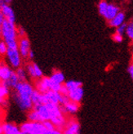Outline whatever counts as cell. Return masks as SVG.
Segmentation results:
<instances>
[{
  "mask_svg": "<svg viewBox=\"0 0 133 134\" xmlns=\"http://www.w3.org/2000/svg\"><path fill=\"white\" fill-rule=\"evenodd\" d=\"M11 1L8 0H0V11L2 12V15L6 21L11 23H16V16L15 12L11 7Z\"/></svg>",
  "mask_w": 133,
  "mask_h": 134,
  "instance_id": "cell-5",
  "label": "cell"
},
{
  "mask_svg": "<svg viewBox=\"0 0 133 134\" xmlns=\"http://www.w3.org/2000/svg\"><path fill=\"white\" fill-rule=\"evenodd\" d=\"M17 35H18V38L26 37V31L21 25H20L17 27Z\"/></svg>",
  "mask_w": 133,
  "mask_h": 134,
  "instance_id": "cell-29",
  "label": "cell"
},
{
  "mask_svg": "<svg viewBox=\"0 0 133 134\" xmlns=\"http://www.w3.org/2000/svg\"><path fill=\"white\" fill-rule=\"evenodd\" d=\"M34 52H33L32 49H30V52H29V55H28V59L33 60V59H34Z\"/></svg>",
  "mask_w": 133,
  "mask_h": 134,
  "instance_id": "cell-35",
  "label": "cell"
},
{
  "mask_svg": "<svg viewBox=\"0 0 133 134\" xmlns=\"http://www.w3.org/2000/svg\"><path fill=\"white\" fill-rule=\"evenodd\" d=\"M79 104L73 102L69 99L66 100L65 102L61 105V108L64 115H74L79 110Z\"/></svg>",
  "mask_w": 133,
  "mask_h": 134,
  "instance_id": "cell-10",
  "label": "cell"
},
{
  "mask_svg": "<svg viewBox=\"0 0 133 134\" xmlns=\"http://www.w3.org/2000/svg\"><path fill=\"white\" fill-rule=\"evenodd\" d=\"M15 93L12 98L14 99L19 109L22 111L29 112L33 109V103L31 97L34 91V87L28 81L20 82L14 88Z\"/></svg>",
  "mask_w": 133,
  "mask_h": 134,
  "instance_id": "cell-1",
  "label": "cell"
},
{
  "mask_svg": "<svg viewBox=\"0 0 133 134\" xmlns=\"http://www.w3.org/2000/svg\"><path fill=\"white\" fill-rule=\"evenodd\" d=\"M16 75L19 79L20 82H25L26 81V79H27V72L25 70V68L24 67H20V68L16 69L15 70Z\"/></svg>",
  "mask_w": 133,
  "mask_h": 134,
  "instance_id": "cell-21",
  "label": "cell"
},
{
  "mask_svg": "<svg viewBox=\"0 0 133 134\" xmlns=\"http://www.w3.org/2000/svg\"><path fill=\"white\" fill-rule=\"evenodd\" d=\"M0 134H3V124L0 123Z\"/></svg>",
  "mask_w": 133,
  "mask_h": 134,
  "instance_id": "cell-36",
  "label": "cell"
},
{
  "mask_svg": "<svg viewBox=\"0 0 133 134\" xmlns=\"http://www.w3.org/2000/svg\"><path fill=\"white\" fill-rule=\"evenodd\" d=\"M113 40H114V42H116V43H122L123 42V35H118V34H117V33H114V35H113Z\"/></svg>",
  "mask_w": 133,
  "mask_h": 134,
  "instance_id": "cell-30",
  "label": "cell"
},
{
  "mask_svg": "<svg viewBox=\"0 0 133 134\" xmlns=\"http://www.w3.org/2000/svg\"><path fill=\"white\" fill-rule=\"evenodd\" d=\"M125 33L127 34V35L128 36V38L131 40V41H133V22L128 24Z\"/></svg>",
  "mask_w": 133,
  "mask_h": 134,
  "instance_id": "cell-25",
  "label": "cell"
},
{
  "mask_svg": "<svg viewBox=\"0 0 133 134\" xmlns=\"http://www.w3.org/2000/svg\"><path fill=\"white\" fill-rule=\"evenodd\" d=\"M131 22H133V21H131Z\"/></svg>",
  "mask_w": 133,
  "mask_h": 134,
  "instance_id": "cell-38",
  "label": "cell"
},
{
  "mask_svg": "<svg viewBox=\"0 0 133 134\" xmlns=\"http://www.w3.org/2000/svg\"><path fill=\"white\" fill-rule=\"evenodd\" d=\"M63 85L65 88V89L69 92L70 91L83 87V83L81 81H78V80H69L67 82H65Z\"/></svg>",
  "mask_w": 133,
  "mask_h": 134,
  "instance_id": "cell-17",
  "label": "cell"
},
{
  "mask_svg": "<svg viewBox=\"0 0 133 134\" xmlns=\"http://www.w3.org/2000/svg\"><path fill=\"white\" fill-rule=\"evenodd\" d=\"M31 100L34 106H38L43 105V100H42V94L40 92H38L37 90L34 89V92H33L32 97H31Z\"/></svg>",
  "mask_w": 133,
  "mask_h": 134,
  "instance_id": "cell-19",
  "label": "cell"
},
{
  "mask_svg": "<svg viewBox=\"0 0 133 134\" xmlns=\"http://www.w3.org/2000/svg\"><path fill=\"white\" fill-rule=\"evenodd\" d=\"M7 51H8V47H7L6 43L3 40H0V56H6Z\"/></svg>",
  "mask_w": 133,
  "mask_h": 134,
  "instance_id": "cell-27",
  "label": "cell"
},
{
  "mask_svg": "<svg viewBox=\"0 0 133 134\" xmlns=\"http://www.w3.org/2000/svg\"><path fill=\"white\" fill-rule=\"evenodd\" d=\"M49 79L51 82L61 85L65 83V75L61 70H54L51 75V76L49 77Z\"/></svg>",
  "mask_w": 133,
  "mask_h": 134,
  "instance_id": "cell-16",
  "label": "cell"
},
{
  "mask_svg": "<svg viewBox=\"0 0 133 134\" xmlns=\"http://www.w3.org/2000/svg\"><path fill=\"white\" fill-rule=\"evenodd\" d=\"M128 73H129V75L131 76V78L133 80V63H131L129 67H128Z\"/></svg>",
  "mask_w": 133,
  "mask_h": 134,
  "instance_id": "cell-33",
  "label": "cell"
},
{
  "mask_svg": "<svg viewBox=\"0 0 133 134\" xmlns=\"http://www.w3.org/2000/svg\"><path fill=\"white\" fill-rule=\"evenodd\" d=\"M127 24L126 23H123V25H121L120 26H118V28H116V31H115V33H117V34H118V35H123V34L126 32V29H127Z\"/></svg>",
  "mask_w": 133,
  "mask_h": 134,
  "instance_id": "cell-28",
  "label": "cell"
},
{
  "mask_svg": "<svg viewBox=\"0 0 133 134\" xmlns=\"http://www.w3.org/2000/svg\"><path fill=\"white\" fill-rule=\"evenodd\" d=\"M120 12H121V9L118 5L114 4V3H108V5L106 7V8L105 9L101 16L106 20V21H109Z\"/></svg>",
  "mask_w": 133,
  "mask_h": 134,
  "instance_id": "cell-8",
  "label": "cell"
},
{
  "mask_svg": "<svg viewBox=\"0 0 133 134\" xmlns=\"http://www.w3.org/2000/svg\"><path fill=\"white\" fill-rule=\"evenodd\" d=\"M43 134H63V132L62 130L54 129L52 130H46V132Z\"/></svg>",
  "mask_w": 133,
  "mask_h": 134,
  "instance_id": "cell-32",
  "label": "cell"
},
{
  "mask_svg": "<svg viewBox=\"0 0 133 134\" xmlns=\"http://www.w3.org/2000/svg\"><path fill=\"white\" fill-rule=\"evenodd\" d=\"M3 83H5L6 85L8 86L9 88H13V89H14L16 88V87L17 86V84L20 83V81H19V79H18V78H17V76L16 75L15 70L13 71L12 75H11L10 79L8 80V81L3 82Z\"/></svg>",
  "mask_w": 133,
  "mask_h": 134,
  "instance_id": "cell-18",
  "label": "cell"
},
{
  "mask_svg": "<svg viewBox=\"0 0 133 134\" xmlns=\"http://www.w3.org/2000/svg\"><path fill=\"white\" fill-rule=\"evenodd\" d=\"M131 50H132V55H133V44H132V46H131Z\"/></svg>",
  "mask_w": 133,
  "mask_h": 134,
  "instance_id": "cell-37",
  "label": "cell"
},
{
  "mask_svg": "<svg viewBox=\"0 0 133 134\" xmlns=\"http://www.w3.org/2000/svg\"><path fill=\"white\" fill-rule=\"evenodd\" d=\"M33 109L38 113L41 123H43L45 121H50V116H51L50 111L46 105H40L38 106H34Z\"/></svg>",
  "mask_w": 133,
  "mask_h": 134,
  "instance_id": "cell-11",
  "label": "cell"
},
{
  "mask_svg": "<svg viewBox=\"0 0 133 134\" xmlns=\"http://www.w3.org/2000/svg\"><path fill=\"white\" fill-rule=\"evenodd\" d=\"M3 134H25L20 129L19 126L13 123L3 124Z\"/></svg>",
  "mask_w": 133,
  "mask_h": 134,
  "instance_id": "cell-14",
  "label": "cell"
},
{
  "mask_svg": "<svg viewBox=\"0 0 133 134\" xmlns=\"http://www.w3.org/2000/svg\"><path fill=\"white\" fill-rule=\"evenodd\" d=\"M65 98V96H62L60 92H55L51 91H48L42 94L43 105L50 103L61 105L63 103Z\"/></svg>",
  "mask_w": 133,
  "mask_h": 134,
  "instance_id": "cell-6",
  "label": "cell"
},
{
  "mask_svg": "<svg viewBox=\"0 0 133 134\" xmlns=\"http://www.w3.org/2000/svg\"><path fill=\"white\" fill-rule=\"evenodd\" d=\"M108 5V2L107 1H101L98 3V12L100 13V15H102V13L104 12L105 9L106 8V7Z\"/></svg>",
  "mask_w": 133,
  "mask_h": 134,
  "instance_id": "cell-26",
  "label": "cell"
},
{
  "mask_svg": "<svg viewBox=\"0 0 133 134\" xmlns=\"http://www.w3.org/2000/svg\"><path fill=\"white\" fill-rule=\"evenodd\" d=\"M27 119H28V121H30V122H39V123H41L38 113L34 109H32L31 110H30L27 113Z\"/></svg>",
  "mask_w": 133,
  "mask_h": 134,
  "instance_id": "cell-22",
  "label": "cell"
},
{
  "mask_svg": "<svg viewBox=\"0 0 133 134\" xmlns=\"http://www.w3.org/2000/svg\"><path fill=\"white\" fill-rule=\"evenodd\" d=\"M51 86V80L49 77H43L40 79H38L35 81L34 83V89L37 90L41 94L50 91Z\"/></svg>",
  "mask_w": 133,
  "mask_h": 134,
  "instance_id": "cell-9",
  "label": "cell"
},
{
  "mask_svg": "<svg viewBox=\"0 0 133 134\" xmlns=\"http://www.w3.org/2000/svg\"><path fill=\"white\" fill-rule=\"evenodd\" d=\"M83 95H84V90L83 88V87H80V88H78L72 91H70L68 92L67 97L71 102L80 104V102H82V100L83 98Z\"/></svg>",
  "mask_w": 133,
  "mask_h": 134,
  "instance_id": "cell-12",
  "label": "cell"
},
{
  "mask_svg": "<svg viewBox=\"0 0 133 134\" xmlns=\"http://www.w3.org/2000/svg\"><path fill=\"white\" fill-rule=\"evenodd\" d=\"M1 37L8 48H18L17 26L16 23H11L4 20L1 29Z\"/></svg>",
  "mask_w": 133,
  "mask_h": 134,
  "instance_id": "cell-2",
  "label": "cell"
},
{
  "mask_svg": "<svg viewBox=\"0 0 133 134\" xmlns=\"http://www.w3.org/2000/svg\"><path fill=\"white\" fill-rule=\"evenodd\" d=\"M13 70L11 67L4 63H0V82H7L12 75Z\"/></svg>",
  "mask_w": 133,
  "mask_h": 134,
  "instance_id": "cell-13",
  "label": "cell"
},
{
  "mask_svg": "<svg viewBox=\"0 0 133 134\" xmlns=\"http://www.w3.org/2000/svg\"><path fill=\"white\" fill-rule=\"evenodd\" d=\"M20 129L25 134H43L46 129L43 123L26 121L20 125Z\"/></svg>",
  "mask_w": 133,
  "mask_h": 134,
  "instance_id": "cell-3",
  "label": "cell"
},
{
  "mask_svg": "<svg viewBox=\"0 0 133 134\" xmlns=\"http://www.w3.org/2000/svg\"><path fill=\"white\" fill-rule=\"evenodd\" d=\"M17 48L20 52V55L21 56L22 59H28V55L30 51V42L27 37L18 38Z\"/></svg>",
  "mask_w": 133,
  "mask_h": 134,
  "instance_id": "cell-7",
  "label": "cell"
},
{
  "mask_svg": "<svg viewBox=\"0 0 133 134\" xmlns=\"http://www.w3.org/2000/svg\"><path fill=\"white\" fill-rule=\"evenodd\" d=\"M10 92V88L5 83L0 82V100H4L8 97Z\"/></svg>",
  "mask_w": 133,
  "mask_h": 134,
  "instance_id": "cell-20",
  "label": "cell"
},
{
  "mask_svg": "<svg viewBox=\"0 0 133 134\" xmlns=\"http://www.w3.org/2000/svg\"><path fill=\"white\" fill-rule=\"evenodd\" d=\"M33 66H34V72H35V75H36V79H40L41 78L43 77V70H41V68L39 67L36 63L33 62Z\"/></svg>",
  "mask_w": 133,
  "mask_h": 134,
  "instance_id": "cell-24",
  "label": "cell"
},
{
  "mask_svg": "<svg viewBox=\"0 0 133 134\" xmlns=\"http://www.w3.org/2000/svg\"><path fill=\"white\" fill-rule=\"evenodd\" d=\"M25 70H26V72H27V75H29L30 77L32 79L37 80L36 75H35V72H34V66H33V62L28 63L27 65H26Z\"/></svg>",
  "mask_w": 133,
  "mask_h": 134,
  "instance_id": "cell-23",
  "label": "cell"
},
{
  "mask_svg": "<svg viewBox=\"0 0 133 134\" xmlns=\"http://www.w3.org/2000/svg\"><path fill=\"white\" fill-rule=\"evenodd\" d=\"M3 21H4L3 16L2 15L1 11H0V37H1V29H2V25H3Z\"/></svg>",
  "mask_w": 133,
  "mask_h": 134,
  "instance_id": "cell-34",
  "label": "cell"
},
{
  "mask_svg": "<svg viewBox=\"0 0 133 134\" xmlns=\"http://www.w3.org/2000/svg\"><path fill=\"white\" fill-rule=\"evenodd\" d=\"M125 18H126L125 13L121 11L111 21H109V25L114 28H118V26H120L121 25L125 23Z\"/></svg>",
  "mask_w": 133,
  "mask_h": 134,
  "instance_id": "cell-15",
  "label": "cell"
},
{
  "mask_svg": "<svg viewBox=\"0 0 133 134\" xmlns=\"http://www.w3.org/2000/svg\"><path fill=\"white\" fill-rule=\"evenodd\" d=\"M43 124L45 127L46 130H52V129H56L55 127H54V125L52 124V123L51 121H45V122L43 123Z\"/></svg>",
  "mask_w": 133,
  "mask_h": 134,
  "instance_id": "cell-31",
  "label": "cell"
},
{
  "mask_svg": "<svg viewBox=\"0 0 133 134\" xmlns=\"http://www.w3.org/2000/svg\"><path fill=\"white\" fill-rule=\"evenodd\" d=\"M6 58L8 60L9 65L11 68L13 69H18L21 67L23 59L21 56L20 55V52L18 48H8L6 53Z\"/></svg>",
  "mask_w": 133,
  "mask_h": 134,
  "instance_id": "cell-4",
  "label": "cell"
}]
</instances>
